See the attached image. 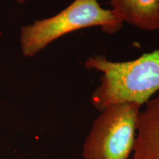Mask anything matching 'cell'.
I'll return each mask as SVG.
<instances>
[{"instance_id":"cell-1","label":"cell","mask_w":159,"mask_h":159,"mask_svg":"<svg viewBox=\"0 0 159 159\" xmlns=\"http://www.w3.org/2000/svg\"><path fill=\"white\" fill-rule=\"evenodd\" d=\"M84 66L102 74L91 97L93 105L100 111L127 102L142 106L159 91V49L122 62L94 55L85 61Z\"/></svg>"},{"instance_id":"cell-2","label":"cell","mask_w":159,"mask_h":159,"mask_svg":"<svg viewBox=\"0 0 159 159\" xmlns=\"http://www.w3.org/2000/svg\"><path fill=\"white\" fill-rule=\"evenodd\" d=\"M122 24L111 10L101 7L98 0H75L57 14L21 27V52L24 56L32 57L52 41L73 31L99 27L104 33L114 34Z\"/></svg>"},{"instance_id":"cell-3","label":"cell","mask_w":159,"mask_h":159,"mask_svg":"<svg viewBox=\"0 0 159 159\" xmlns=\"http://www.w3.org/2000/svg\"><path fill=\"white\" fill-rule=\"evenodd\" d=\"M141 105L108 107L95 119L83 144L84 159H129L134 150Z\"/></svg>"},{"instance_id":"cell-4","label":"cell","mask_w":159,"mask_h":159,"mask_svg":"<svg viewBox=\"0 0 159 159\" xmlns=\"http://www.w3.org/2000/svg\"><path fill=\"white\" fill-rule=\"evenodd\" d=\"M131 159H159V91L139 112Z\"/></svg>"},{"instance_id":"cell-5","label":"cell","mask_w":159,"mask_h":159,"mask_svg":"<svg viewBox=\"0 0 159 159\" xmlns=\"http://www.w3.org/2000/svg\"><path fill=\"white\" fill-rule=\"evenodd\" d=\"M111 11L122 22L159 32V0H110Z\"/></svg>"},{"instance_id":"cell-6","label":"cell","mask_w":159,"mask_h":159,"mask_svg":"<svg viewBox=\"0 0 159 159\" xmlns=\"http://www.w3.org/2000/svg\"><path fill=\"white\" fill-rule=\"evenodd\" d=\"M27 1H28V0H16L17 2L19 3V4H22V3L25 2H27Z\"/></svg>"}]
</instances>
